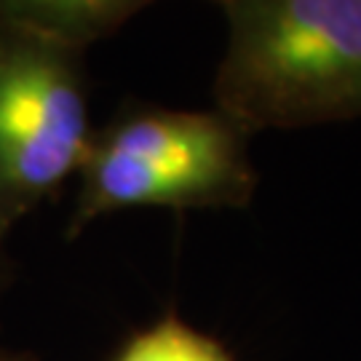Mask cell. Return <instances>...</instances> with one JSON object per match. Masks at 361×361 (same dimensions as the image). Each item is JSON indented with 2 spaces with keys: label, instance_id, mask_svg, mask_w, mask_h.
Listing matches in <instances>:
<instances>
[{
  "label": "cell",
  "instance_id": "obj_6",
  "mask_svg": "<svg viewBox=\"0 0 361 361\" xmlns=\"http://www.w3.org/2000/svg\"><path fill=\"white\" fill-rule=\"evenodd\" d=\"M212 3H217V6H225V3H231V0H212Z\"/></svg>",
  "mask_w": 361,
  "mask_h": 361
},
{
  "label": "cell",
  "instance_id": "obj_4",
  "mask_svg": "<svg viewBox=\"0 0 361 361\" xmlns=\"http://www.w3.org/2000/svg\"><path fill=\"white\" fill-rule=\"evenodd\" d=\"M155 0H0V30L86 51Z\"/></svg>",
  "mask_w": 361,
  "mask_h": 361
},
{
  "label": "cell",
  "instance_id": "obj_3",
  "mask_svg": "<svg viewBox=\"0 0 361 361\" xmlns=\"http://www.w3.org/2000/svg\"><path fill=\"white\" fill-rule=\"evenodd\" d=\"M86 51L0 30V246L78 177L91 140Z\"/></svg>",
  "mask_w": 361,
  "mask_h": 361
},
{
  "label": "cell",
  "instance_id": "obj_5",
  "mask_svg": "<svg viewBox=\"0 0 361 361\" xmlns=\"http://www.w3.org/2000/svg\"><path fill=\"white\" fill-rule=\"evenodd\" d=\"M116 361H235L212 335L166 316L123 345Z\"/></svg>",
  "mask_w": 361,
  "mask_h": 361
},
{
  "label": "cell",
  "instance_id": "obj_7",
  "mask_svg": "<svg viewBox=\"0 0 361 361\" xmlns=\"http://www.w3.org/2000/svg\"><path fill=\"white\" fill-rule=\"evenodd\" d=\"M0 273H3V246H0Z\"/></svg>",
  "mask_w": 361,
  "mask_h": 361
},
{
  "label": "cell",
  "instance_id": "obj_8",
  "mask_svg": "<svg viewBox=\"0 0 361 361\" xmlns=\"http://www.w3.org/2000/svg\"><path fill=\"white\" fill-rule=\"evenodd\" d=\"M0 361H16V359H11V356H6V353H3V356H0Z\"/></svg>",
  "mask_w": 361,
  "mask_h": 361
},
{
  "label": "cell",
  "instance_id": "obj_1",
  "mask_svg": "<svg viewBox=\"0 0 361 361\" xmlns=\"http://www.w3.org/2000/svg\"><path fill=\"white\" fill-rule=\"evenodd\" d=\"M214 107L252 137L361 118V0H231Z\"/></svg>",
  "mask_w": 361,
  "mask_h": 361
},
{
  "label": "cell",
  "instance_id": "obj_9",
  "mask_svg": "<svg viewBox=\"0 0 361 361\" xmlns=\"http://www.w3.org/2000/svg\"><path fill=\"white\" fill-rule=\"evenodd\" d=\"M0 356H3V350H0Z\"/></svg>",
  "mask_w": 361,
  "mask_h": 361
},
{
  "label": "cell",
  "instance_id": "obj_2",
  "mask_svg": "<svg viewBox=\"0 0 361 361\" xmlns=\"http://www.w3.org/2000/svg\"><path fill=\"white\" fill-rule=\"evenodd\" d=\"M249 140L217 107L126 102L91 131L67 235L126 209H244L257 190Z\"/></svg>",
  "mask_w": 361,
  "mask_h": 361
}]
</instances>
